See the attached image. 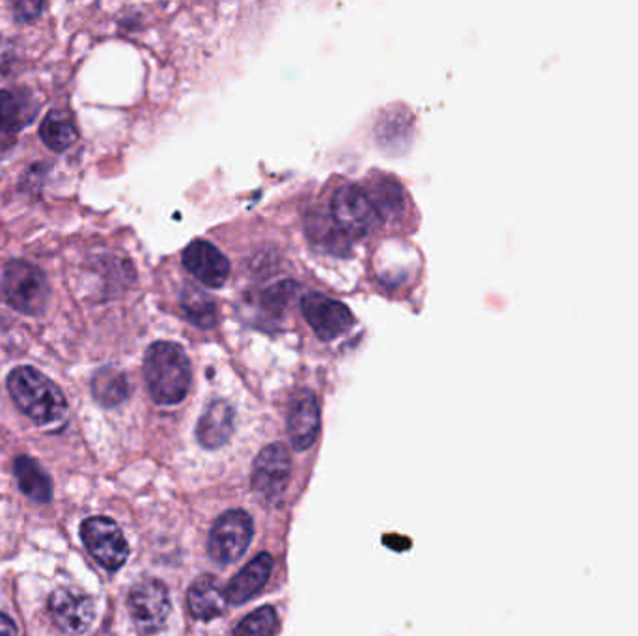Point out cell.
<instances>
[{
    "mask_svg": "<svg viewBox=\"0 0 638 636\" xmlns=\"http://www.w3.org/2000/svg\"><path fill=\"white\" fill-rule=\"evenodd\" d=\"M292 459L284 444H270L258 454L252 467V489L262 499L275 500L288 486Z\"/></svg>",
    "mask_w": 638,
    "mask_h": 636,
    "instance_id": "ba28073f",
    "label": "cell"
},
{
    "mask_svg": "<svg viewBox=\"0 0 638 636\" xmlns=\"http://www.w3.org/2000/svg\"><path fill=\"white\" fill-rule=\"evenodd\" d=\"M226 590L220 584L219 579H215L212 575H204L201 579L194 580L187 593L189 611L194 617L209 622L219 617L225 612Z\"/></svg>",
    "mask_w": 638,
    "mask_h": 636,
    "instance_id": "5bb4252c",
    "label": "cell"
},
{
    "mask_svg": "<svg viewBox=\"0 0 638 636\" xmlns=\"http://www.w3.org/2000/svg\"><path fill=\"white\" fill-rule=\"evenodd\" d=\"M278 616L273 606H262L239 622L233 636H275Z\"/></svg>",
    "mask_w": 638,
    "mask_h": 636,
    "instance_id": "ffe728a7",
    "label": "cell"
},
{
    "mask_svg": "<svg viewBox=\"0 0 638 636\" xmlns=\"http://www.w3.org/2000/svg\"><path fill=\"white\" fill-rule=\"evenodd\" d=\"M374 196H369L379 215H392L401 209V189L396 181L381 180L374 185Z\"/></svg>",
    "mask_w": 638,
    "mask_h": 636,
    "instance_id": "7402d4cb",
    "label": "cell"
},
{
    "mask_svg": "<svg viewBox=\"0 0 638 636\" xmlns=\"http://www.w3.org/2000/svg\"><path fill=\"white\" fill-rule=\"evenodd\" d=\"M332 220L345 238L358 239L376 230L381 215L366 191L357 185H344L332 196Z\"/></svg>",
    "mask_w": 638,
    "mask_h": 636,
    "instance_id": "277c9868",
    "label": "cell"
},
{
    "mask_svg": "<svg viewBox=\"0 0 638 636\" xmlns=\"http://www.w3.org/2000/svg\"><path fill=\"white\" fill-rule=\"evenodd\" d=\"M0 292L8 305L26 316L44 314L50 297L49 282L44 273L23 260L8 263Z\"/></svg>",
    "mask_w": 638,
    "mask_h": 636,
    "instance_id": "3957f363",
    "label": "cell"
},
{
    "mask_svg": "<svg viewBox=\"0 0 638 636\" xmlns=\"http://www.w3.org/2000/svg\"><path fill=\"white\" fill-rule=\"evenodd\" d=\"M0 636H18V627L13 624L12 617L2 612H0Z\"/></svg>",
    "mask_w": 638,
    "mask_h": 636,
    "instance_id": "cb8c5ba5",
    "label": "cell"
},
{
    "mask_svg": "<svg viewBox=\"0 0 638 636\" xmlns=\"http://www.w3.org/2000/svg\"><path fill=\"white\" fill-rule=\"evenodd\" d=\"M42 10H44V4H38V2L15 4V13H18V18L23 21H31L34 20V18H38Z\"/></svg>",
    "mask_w": 638,
    "mask_h": 636,
    "instance_id": "603a6c76",
    "label": "cell"
},
{
    "mask_svg": "<svg viewBox=\"0 0 638 636\" xmlns=\"http://www.w3.org/2000/svg\"><path fill=\"white\" fill-rule=\"evenodd\" d=\"M233 409L230 404H226L225 399L213 401L212 406L207 407L206 412L202 414L198 428H196V435L201 441L202 446L206 448H219L223 444L232 438L233 431Z\"/></svg>",
    "mask_w": 638,
    "mask_h": 636,
    "instance_id": "2e32d148",
    "label": "cell"
},
{
    "mask_svg": "<svg viewBox=\"0 0 638 636\" xmlns=\"http://www.w3.org/2000/svg\"><path fill=\"white\" fill-rule=\"evenodd\" d=\"M145 379L157 404L175 406L191 388V361L178 343H151L145 356Z\"/></svg>",
    "mask_w": 638,
    "mask_h": 636,
    "instance_id": "7a4b0ae2",
    "label": "cell"
},
{
    "mask_svg": "<svg viewBox=\"0 0 638 636\" xmlns=\"http://www.w3.org/2000/svg\"><path fill=\"white\" fill-rule=\"evenodd\" d=\"M318 399L310 390H300L292 399L288 412L289 443L295 450H307L316 443L319 433Z\"/></svg>",
    "mask_w": 638,
    "mask_h": 636,
    "instance_id": "4fadbf2b",
    "label": "cell"
},
{
    "mask_svg": "<svg viewBox=\"0 0 638 636\" xmlns=\"http://www.w3.org/2000/svg\"><path fill=\"white\" fill-rule=\"evenodd\" d=\"M183 265L196 281L209 287L223 286L230 276V262L225 254L202 239L183 250Z\"/></svg>",
    "mask_w": 638,
    "mask_h": 636,
    "instance_id": "8fae6325",
    "label": "cell"
},
{
    "mask_svg": "<svg viewBox=\"0 0 638 636\" xmlns=\"http://www.w3.org/2000/svg\"><path fill=\"white\" fill-rule=\"evenodd\" d=\"M8 390L15 406L38 425L60 424L68 414L62 390L39 370L20 366L8 375Z\"/></svg>",
    "mask_w": 638,
    "mask_h": 636,
    "instance_id": "6da1fadb",
    "label": "cell"
},
{
    "mask_svg": "<svg viewBox=\"0 0 638 636\" xmlns=\"http://www.w3.org/2000/svg\"><path fill=\"white\" fill-rule=\"evenodd\" d=\"M50 616L55 624L68 635H82L94 622L95 609L92 599L84 593L60 588L49 599Z\"/></svg>",
    "mask_w": 638,
    "mask_h": 636,
    "instance_id": "30bf717a",
    "label": "cell"
},
{
    "mask_svg": "<svg viewBox=\"0 0 638 636\" xmlns=\"http://www.w3.org/2000/svg\"><path fill=\"white\" fill-rule=\"evenodd\" d=\"M39 137L53 151H66L77 143L76 122L66 111H50L39 125Z\"/></svg>",
    "mask_w": 638,
    "mask_h": 636,
    "instance_id": "ac0fdd59",
    "label": "cell"
},
{
    "mask_svg": "<svg viewBox=\"0 0 638 636\" xmlns=\"http://www.w3.org/2000/svg\"><path fill=\"white\" fill-rule=\"evenodd\" d=\"M254 536V523L243 510H232L220 515L212 532L207 549L213 560L219 564H233L247 553Z\"/></svg>",
    "mask_w": 638,
    "mask_h": 636,
    "instance_id": "5b68a950",
    "label": "cell"
},
{
    "mask_svg": "<svg viewBox=\"0 0 638 636\" xmlns=\"http://www.w3.org/2000/svg\"><path fill=\"white\" fill-rule=\"evenodd\" d=\"M303 314L321 340L342 337L355 323L348 306L321 294H308L303 299Z\"/></svg>",
    "mask_w": 638,
    "mask_h": 636,
    "instance_id": "9c48e42d",
    "label": "cell"
},
{
    "mask_svg": "<svg viewBox=\"0 0 638 636\" xmlns=\"http://www.w3.org/2000/svg\"><path fill=\"white\" fill-rule=\"evenodd\" d=\"M88 553L111 571L122 568L129 556V545L113 519L90 518L81 526Z\"/></svg>",
    "mask_w": 638,
    "mask_h": 636,
    "instance_id": "8992f818",
    "label": "cell"
},
{
    "mask_svg": "<svg viewBox=\"0 0 638 636\" xmlns=\"http://www.w3.org/2000/svg\"><path fill=\"white\" fill-rule=\"evenodd\" d=\"M92 394L101 406L116 407L129 396V383L122 370L105 366L98 370L92 379Z\"/></svg>",
    "mask_w": 638,
    "mask_h": 636,
    "instance_id": "d6986e66",
    "label": "cell"
},
{
    "mask_svg": "<svg viewBox=\"0 0 638 636\" xmlns=\"http://www.w3.org/2000/svg\"><path fill=\"white\" fill-rule=\"evenodd\" d=\"M129 611L143 635H156L170 616L169 590L161 580L146 579L133 588Z\"/></svg>",
    "mask_w": 638,
    "mask_h": 636,
    "instance_id": "52a82bcc",
    "label": "cell"
},
{
    "mask_svg": "<svg viewBox=\"0 0 638 636\" xmlns=\"http://www.w3.org/2000/svg\"><path fill=\"white\" fill-rule=\"evenodd\" d=\"M271 569H273V560L267 553L257 556L251 564H247L236 577L232 582L226 588V598L232 605H241L251 601L260 590H262L267 580H270Z\"/></svg>",
    "mask_w": 638,
    "mask_h": 636,
    "instance_id": "9a60e30c",
    "label": "cell"
},
{
    "mask_svg": "<svg viewBox=\"0 0 638 636\" xmlns=\"http://www.w3.org/2000/svg\"><path fill=\"white\" fill-rule=\"evenodd\" d=\"M182 305L189 321L198 325L202 329H209L217 321V306L213 305V300L202 292L189 289L183 297Z\"/></svg>",
    "mask_w": 638,
    "mask_h": 636,
    "instance_id": "44dd1931",
    "label": "cell"
},
{
    "mask_svg": "<svg viewBox=\"0 0 638 636\" xmlns=\"http://www.w3.org/2000/svg\"><path fill=\"white\" fill-rule=\"evenodd\" d=\"M38 113L31 94L0 90V151L8 150L25 125Z\"/></svg>",
    "mask_w": 638,
    "mask_h": 636,
    "instance_id": "7c38bea8",
    "label": "cell"
},
{
    "mask_svg": "<svg viewBox=\"0 0 638 636\" xmlns=\"http://www.w3.org/2000/svg\"><path fill=\"white\" fill-rule=\"evenodd\" d=\"M13 473L20 481L21 491L36 502H49L53 497V484L44 467L36 459L20 456L13 463Z\"/></svg>",
    "mask_w": 638,
    "mask_h": 636,
    "instance_id": "e0dca14e",
    "label": "cell"
}]
</instances>
